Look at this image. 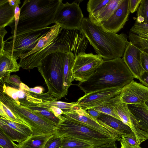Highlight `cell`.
Here are the masks:
<instances>
[{
    "label": "cell",
    "mask_w": 148,
    "mask_h": 148,
    "mask_svg": "<svg viewBox=\"0 0 148 148\" xmlns=\"http://www.w3.org/2000/svg\"><path fill=\"white\" fill-rule=\"evenodd\" d=\"M80 31L104 60L123 58L130 42L126 34L107 30L88 17L84 18Z\"/></svg>",
    "instance_id": "cell-1"
},
{
    "label": "cell",
    "mask_w": 148,
    "mask_h": 148,
    "mask_svg": "<svg viewBox=\"0 0 148 148\" xmlns=\"http://www.w3.org/2000/svg\"><path fill=\"white\" fill-rule=\"evenodd\" d=\"M136 78L123 58L104 60L94 73L78 86L85 94L112 88H122Z\"/></svg>",
    "instance_id": "cell-2"
},
{
    "label": "cell",
    "mask_w": 148,
    "mask_h": 148,
    "mask_svg": "<svg viewBox=\"0 0 148 148\" xmlns=\"http://www.w3.org/2000/svg\"><path fill=\"white\" fill-rule=\"evenodd\" d=\"M61 0H25L20 8L19 20L14 36L48 27L54 23Z\"/></svg>",
    "instance_id": "cell-3"
},
{
    "label": "cell",
    "mask_w": 148,
    "mask_h": 148,
    "mask_svg": "<svg viewBox=\"0 0 148 148\" xmlns=\"http://www.w3.org/2000/svg\"><path fill=\"white\" fill-rule=\"evenodd\" d=\"M66 53L56 51L47 55L37 67L48 89V94L60 99L68 91L64 85V65Z\"/></svg>",
    "instance_id": "cell-4"
},
{
    "label": "cell",
    "mask_w": 148,
    "mask_h": 148,
    "mask_svg": "<svg viewBox=\"0 0 148 148\" xmlns=\"http://www.w3.org/2000/svg\"><path fill=\"white\" fill-rule=\"evenodd\" d=\"M53 134L60 138L66 137L86 142L96 148L117 141L62 115L54 127Z\"/></svg>",
    "instance_id": "cell-5"
},
{
    "label": "cell",
    "mask_w": 148,
    "mask_h": 148,
    "mask_svg": "<svg viewBox=\"0 0 148 148\" xmlns=\"http://www.w3.org/2000/svg\"><path fill=\"white\" fill-rule=\"evenodd\" d=\"M0 101L6 106L18 118L31 129L34 135H52L56 124L40 114L36 113L19 101L0 91Z\"/></svg>",
    "instance_id": "cell-6"
},
{
    "label": "cell",
    "mask_w": 148,
    "mask_h": 148,
    "mask_svg": "<svg viewBox=\"0 0 148 148\" xmlns=\"http://www.w3.org/2000/svg\"><path fill=\"white\" fill-rule=\"evenodd\" d=\"M51 27L10 36L4 41V49L17 60L20 56L33 49L38 40L50 30Z\"/></svg>",
    "instance_id": "cell-7"
},
{
    "label": "cell",
    "mask_w": 148,
    "mask_h": 148,
    "mask_svg": "<svg viewBox=\"0 0 148 148\" xmlns=\"http://www.w3.org/2000/svg\"><path fill=\"white\" fill-rule=\"evenodd\" d=\"M79 4L75 1L71 3L61 2L56 12L54 23L62 29L80 30L84 18Z\"/></svg>",
    "instance_id": "cell-8"
},
{
    "label": "cell",
    "mask_w": 148,
    "mask_h": 148,
    "mask_svg": "<svg viewBox=\"0 0 148 148\" xmlns=\"http://www.w3.org/2000/svg\"><path fill=\"white\" fill-rule=\"evenodd\" d=\"M62 115L109 137L115 138L118 141L120 142L121 140V136L116 132L91 116L77 103L70 110L63 111Z\"/></svg>",
    "instance_id": "cell-9"
},
{
    "label": "cell",
    "mask_w": 148,
    "mask_h": 148,
    "mask_svg": "<svg viewBox=\"0 0 148 148\" xmlns=\"http://www.w3.org/2000/svg\"><path fill=\"white\" fill-rule=\"evenodd\" d=\"M104 60L97 54L84 53L75 58L72 69L73 80L79 82L87 80L95 72Z\"/></svg>",
    "instance_id": "cell-10"
},
{
    "label": "cell",
    "mask_w": 148,
    "mask_h": 148,
    "mask_svg": "<svg viewBox=\"0 0 148 148\" xmlns=\"http://www.w3.org/2000/svg\"><path fill=\"white\" fill-rule=\"evenodd\" d=\"M27 85L21 82L17 88L10 86L5 83H0V91L23 104L38 105L43 101H56L57 99L47 92L37 95L26 89Z\"/></svg>",
    "instance_id": "cell-11"
},
{
    "label": "cell",
    "mask_w": 148,
    "mask_h": 148,
    "mask_svg": "<svg viewBox=\"0 0 148 148\" xmlns=\"http://www.w3.org/2000/svg\"><path fill=\"white\" fill-rule=\"evenodd\" d=\"M64 48L66 53H72L75 57L85 53L88 41L80 30L62 29L55 39Z\"/></svg>",
    "instance_id": "cell-12"
},
{
    "label": "cell",
    "mask_w": 148,
    "mask_h": 148,
    "mask_svg": "<svg viewBox=\"0 0 148 148\" xmlns=\"http://www.w3.org/2000/svg\"><path fill=\"white\" fill-rule=\"evenodd\" d=\"M119 96L127 104L145 103L148 100V87L133 80L121 89Z\"/></svg>",
    "instance_id": "cell-13"
},
{
    "label": "cell",
    "mask_w": 148,
    "mask_h": 148,
    "mask_svg": "<svg viewBox=\"0 0 148 148\" xmlns=\"http://www.w3.org/2000/svg\"><path fill=\"white\" fill-rule=\"evenodd\" d=\"M121 88H112L95 91L85 94L76 102L81 108L86 111L103 103L119 96Z\"/></svg>",
    "instance_id": "cell-14"
},
{
    "label": "cell",
    "mask_w": 148,
    "mask_h": 148,
    "mask_svg": "<svg viewBox=\"0 0 148 148\" xmlns=\"http://www.w3.org/2000/svg\"><path fill=\"white\" fill-rule=\"evenodd\" d=\"M56 51L66 53L64 47L55 40L39 51L20 58L18 64L20 67L24 69L29 70L35 67L37 68L46 56Z\"/></svg>",
    "instance_id": "cell-15"
},
{
    "label": "cell",
    "mask_w": 148,
    "mask_h": 148,
    "mask_svg": "<svg viewBox=\"0 0 148 148\" xmlns=\"http://www.w3.org/2000/svg\"><path fill=\"white\" fill-rule=\"evenodd\" d=\"M0 129L13 141L18 143L25 140L32 134L30 128L23 123L0 117Z\"/></svg>",
    "instance_id": "cell-16"
},
{
    "label": "cell",
    "mask_w": 148,
    "mask_h": 148,
    "mask_svg": "<svg viewBox=\"0 0 148 148\" xmlns=\"http://www.w3.org/2000/svg\"><path fill=\"white\" fill-rule=\"evenodd\" d=\"M128 5L129 0H123L110 17L100 24L107 30L115 33L118 32L128 20L130 13Z\"/></svg>",
    "instance_id": "cell-17"
},
{
    "label": "cell",
    "mask_w": 148,
    "mask_h": 148,
    "mask_svg": "<svg viewBox=\"0 0 148 148\" xmlns=\"http://www.w3.org/2000/svg\"><path fill=\"white\" fill-rule=\"evenodd\" d=\"M142 51L141 49L130 42L122 58L136 78L139 80L145 71L141 62L140 53Z\"/></svg>",
    "instance_id": "cell-18"
},
{
    "label": "cell",
    "mask_w": 148,
    "mask_h": 148,
    "mask_svg": "<svg viewBox=\"0 0 148 148\" xmlns=\"http://www.w3.org/2000/svg\"><path fill=\"white\" fill-rule=\"evenodd\" d=\"M16 59L4 49L0 51V82L8 83L10 74L19 71L20 67Z\"/></svg>",
    "instance_id": "cell-19"
},
{
    "label": "cell",
    "mask_w": 148,
    "mask_h": 148,
    "mask_svg": "<svg viewBox=\"0 0 148 148\" xmlns=\"http://www.w3.org/2000/svg\"><path fill=\"white\" fill-rule=\"evenodd\" d=\"M123 1L110 0L107 4L97 11L92 14H89L88 18L94 22L100 24L110 17Z\"/></svg>",
    "instance_id": "cell-20"
},
{
    "label": "cell",
    "mask_w": 148,
    "mask_h": 148,
    "mask_svg": "<svg viewBox=\"0 0 148 148\" xmlns=\"http://www.w3.org/2000/svg\"><path fill=\"white\" fill-rule=\"evenodd\" d=\"M99 122L113 129L121 136L132 131L130 128L122 121L112 116L101 113L97 119Z\"/></svg>",
    "instance_id": "cell-21"
},
{
    "label": "cell",
    "mask_w": 148,
    "mask_h": 148,
    "mask_svg": "<svg viewBox=\"0 0 148 148\" xmlns=\"http://www.w3.org/2000/svg\"><path fill=\"white\" fill-rule=\"evenodd\" d=\"M62 30L57 24L51 26L50 30L38 40L36 45L32 50L27 53L21 55L20 59L37 52L55 40Z\"/></svg>",
    "instance_id": "cell-22"
},
{
    "label": "cell",
    "mask_w": 148,
    "mask_h": 148,
    "mask_svg": "<svg viewBox=\"0 0 148 148\" xmlns=\"http://www.w3.org/2000/svg\"><path fill=\"white\" fill-rule=\"evenodd\" d=\"M127 105L139 128L148 133V108L145 103Z\"/></svg>",
    "instance_id": "cell-23"
},
{
    "label": "cell",
    "mask_w": 148,
    "mask_h": 148,
    "mask_svg": "<svg viewBox=\"0 0 148 148\" xmlns=\"http://www.w3.org/2000/svg\"><path fill=\"white\" fill-rule=\"evenodd\" d=\"M15 8L9 5L8 0L0 1V28L9 25L12 28L14 22Z\"/></svg>",
    "instance_id": "cell-24"
},
{
    "label": "cell",
    "mask_w": 148,
    "mask_h": 148,
    "mask_svg": "<svg viewBox=\"0 0 148 148\" xmlns=\"http://www.w3.org/2000/svg\"><path fill=\"white\" fill-rule=\"evenodd\" d=\"M52 135H36L32 134L23 142L16 145L18 148H44Z\"/></svg>",
    "instance_id": "cell-25"
},
{
    "label": "cell",
    "mask_w": 148,
    "mask_h": 148,
    "mask_svg": "<svg viewBox=\"0 0 148 148\" xmlns=\"http://www.w3.org/2000/svg\"><path fill=\"white\" fill-rule=\"evenodd\" d=\"M75 58V56L73 53H66L64 61V85L67 91L70 87L72 85V69Z\"/></svg>",
    "instance_id": "cell-26"
},
{
    "label": "cell",
    "mask_w": 148,
    "mask_h": 148,
    "mask_svg": "<svg viewBox=\"0 0 148 148\" xmlns=\"http://www.w3.org/2000/svg\"><path fill=\"white\" fill-rule=\"evenodd\" d=\"M119 95L92 108L100 113L108 115L121 120L117 113L115 108L116 103L120 100Z\"/></svg>",
    "instance_id": "cell-27"
},
{
    "label": "cell",
    "mask_w": 148,
    "mask_h": 148,
    "mask_svg": "<svg viewBox=\"0 0 148 148\" xmlns=\"http://www.w3.org/2000/svg\"><path fill=\"white\" fill-rule=\"evenodd\" d=\"M23 105L29 108L34 112L40 114L52 121L56 125L58 124L60 121V118L56 117L49 108L39 106L37 105L29 104Z\"/></svg>",
    "instance_id": "cell-28"
},
{
    "label": "cell",
    "mask_w": 148,
    "mask_h": 148,
    "mask_svg": "<svg viewBox=\"0 0 148 148\" xmlns=\"http://www.w3.org/2000/svg\"><path fill=\"white\" fill-rule=\"evenodd\" d=\"M60 148H96L93 145L83 141L63 137Z\"/></svg>",
    "instance_id": "cell-29"
},
{
    "label": "cell",
    "mask_w": 148,
    "mask_h": 148,
    "mask_svg": "<svg viewBox=\"0 0 148 148\" xmlns=\"http://www.w3.org/2000/svg\"><path fill=\"white\" fill-rule=\"evenodd\" d=\"M130 32L143 39L148 44V24L139 23L135 21Z\"/></svg>",
    "instance_id": "cell-30"
},
{
    "label": "cell",
    "mask_w": 148,
    "mask_h": 148,
    "mask_svg": "<svg viewBox=\"0 0 148 148\" xmlns=\"http://www.w3.org/2000/svg\"><path fill=\"white\" fill-rule=\"evenodd\" d=\"M0 115L1 117L7 119L26 125L22 120L17 118L12 111L1 101H0Z\"/></svg>",
    "instance_id": "cell-31"
},
{
    "label": "cell",
    "mask_w": 148,
    "mask_h": 148,
    "mask_svg": "<svg viewBox=\"0 0 148 148\" xmlns=\"http://www.w3.org/2000/svg\"><path fill=\"white\" fill-rule=\"evenodd\" d=\"M110 0H90L87 4V10L89 14L97 11L107 4Z\"/></svg>",
    "instance_id": "cell-32"
},
{
    "label": "cell",
    "mask_w": 148,
    "mask_h": 148,
    "mask_svg": "<svg viewBox=\"0 0 148 148\" xmlns=\"http://www.w3.org/2000/svg\"><path fill=\"white\" fill-rule=\"evenodd\" d=\"M42 103L47 106H54L59 108L63 111L70 110L77 104L76 102L69 103L57 101H43Z\"/></svg>",
    "instance_id": "cell-33"
},
{
    "label": "cell",
    "mask_w": 148,
    "mask_h": 148,
    "mask_svg": "<svg viewBox=\"0 0 148 148\" xmlns=\"http://www.w3.org/2000/svg\"><path fill=\"white\" fill-rule=\"evenodd\" d=\"M136 17L139 16L144 19L143 23L148 24V0H142L137 11Z\"/></svg>",
    "instance_id": "cell-34"
},
{
    "label": "cell",
    "mask_w": 148,
    "mask_h": 148,
    "mask_svg": "<svg viewBox=\"0 0 148 148\" xmlns=\"http://www.w3.org/2000/svg\"><path fill=\"white\" fill-rule=\"evenodd\" d=\"M0 146L2 148H18L16 144L0 129Z\"/></svg>",
    "instance_id": "cell-35"
},
{
    "label": "cell",
    "mask_w": 148,
    "mask_h": 148,
    "mask_svg": "<svg viewBox=\"0 0 148 148\" xmlns=\"http://www.w3.org/2000/svg\"><path fill=\"white\" fill-rule=\"evenodd\" d=\"M121 139L125 140L133 148H138L140 143L138 142L133 132L121 136Z\"/></svg>",
    "instance_id": "cell-36"
},
{
    "label": "cell",
    "mask_w": 148,
    "mask_h": 148,
    "mask_svg": "<svg viewBox=\"0 0 148 148\" xmlns=\"http://www.w3.org/2000/svg\"><path fill=\"white\" fill-rule=\"evenodd\" d=\"M61 138L52 135L47 141L44 148H60Z\"/></svg>",
    "instance_id": "cell-37"
},
{
    "label": "cell",
    "mask_w": 148,
    "mask_h": 148,
    "mask_svg": "<svg viewBox=\"0 0 148 148\" xmlns=\"http://www.w3.org/2000/svg\"><path fill=\"white\" fill-rule=\"evenodd\" d=\"M142 0H129V9L133 13L137 11Z\"/></svg>",
    "instance_id": "cell-38"
},
{
    "label": "cell",
    "mask_w": 148,
    "mask_h": 148,
    "mask_svg": "<svg viewBox=\"0 0 148 148\" xmlns=\"http://www.w3.org/2000/svg\"><path fill=\"white\" fill-rule=\"evenodd\" d=\"M140 58L143 68L145 71L148 72V53L142 50Z\"/></svg>",
    "instance_id": "cell-39"
},
{
    "label": "cell",
    "mask_w": 148,
    "mask_h": 148,
    "mask_svg": "<svg viewBox=\"0 0 148 148\" xmlns=\"http://www.w3.org/2000/svg\"><path fill=\"white\" fill-rule=\"evenodd\" d=\"M22 82L20 77L16 75H10L8 84L14 86L18 87Z\"/></svg>",
    "instance_id": "cell-40"
},
{
    "label": "cell",
    "mask_w": 148,
    "mask_h": 148,
    "mask_svg": "<svg viewBox=\"0 0 148 148\" xmlns=\"http://www.w3.org/2000/svg\"><path fill=\"white\" fill-rule=\"evenodd\" d=\"M20 8L19 7V5H17L15 9V14H14V34H15L17 26L19 20L20 15Z\"/></svg>",
    "instance_id": "cell-41"
},
{
    "label": "cell",
    "mask_w": 148,
    "mask_h": 148,
    "mask_svg": "<svg viewBox=\"0 0 148 148\" xmlns=\"http://www.w3.org/2000/svg\"><path fill=\"white\" fill-rule=\"evenodd\" d=\"M26 90L30 92L37 95H41L44 93L43 92L44 89L41 86H36L33 88H30L27 86Z\"/></svg>",
    "instance_id": "cell-42"
},
{
    "label": "cell",
    "mask_w": 148,
    "mask_h": 148,
    "mask_svg": "<svg viewBox=\"0 0 148 148\" xmlns=\"http://www.w3.org/2000/svg\"><path fill=\"white\" fill-rule=\"evenodd\" d=\"M7 33L5 28H0V51L4 49V37Z\"/></svg>",
    "instance_id": "cell-43"
},
{
    "label": "cell",
    "mask_w": 148,
    "mask_h": 148,
    "mask_svg": "<svg viewBox=\"0 0 148 148\" xmlns=\"http://www.w3.org/2000/svg\"><path fill=\"white\" fill-rule=\"evenodd\" d=\"M139 80L141 84L148 87V72L145 71Z\"/></svg>",
    "instance_id": "cell-44"
},
{
    "label": "cell",
    "mask_w": 148,
    "mask_h": 148,
    "mask_svg": "<svg viewBox=\"0 0 148 148\" xmlns=\"http://www.w3.org/2000/svg\"><path fill=\"white\" fill-rule=\"evenodd\" d=\"M86 111L90 115L95 119L100 116L101 113L99 111L92 108L88 109Z\"/></svg>",
    "instance_id": "cell-45"
},
{
    "label": "cell",
    "mask_w": 148,
    "mask_h": 148,
    "mask_svg": "<svg viewBox=\"0 0 148 148\" xmlns=\"http://www.w3.org/2000/svg\"><path fill=\"white\" fill-rule=\"evenodd\" d=\"M115 142L114 141L96 148H118Z\"/></svg>",
    "instance_id": "cell-46"
},
{
    "label": "cell",
    "mask_w": 148,
    "mask_h": 148,
    "mask_svg": "<svg viewBox=\"0 0 148 148\" xmlns=\"http://www.w3.org/2000/svg\"><path fill=\"white\" fill-rule=\"evenodd\" d=\"M8 1L10 6L15 7L21 3L20 0H8Z\"/></svg>",
    "instance_id": "cell-47"
},
{
    "label": "cell",
    "mask_w": 148,
    "mask_h": 148,
    "mask_svg": "<svg viewBox=\"0 0 148 148\" xmlns=\"http://www.w3.org/2000/svg\"><path fill=\"white\" fill-rule=\"evenodd\" d=\"M120 142L121 145V148H133L126 141L122 139H121Z\"/></svg>",
    "instance_id": "cell-48"
},
{
    "label": "cell",
    "mask_w": 148,
    "mask_h": 148,
    "mask_svg": "<svg viewBox=\"0 0 148 148\" xmlns=\"http://www.w3.org/2000/svg\"><path fill=\"white\" fill-rule=\"evenodd\" d=\"M134 18V19H136L135 21L139 23H143L144 21V18L143 17L140 16Z\"/></svg>",
    "instance_id": "cell-49"
},
{
    "label": "cell",
    "mask_w": 148,
    "mask_h": 148,
    "mask_svg": "<svg viewBox=\"0 0 148 148\" xmlns=\"http://www.w3.org/2000/svg\"><path fill=\"white\" fill-rule=\"evenodd\" d=\"M146 106L148 108V100L145 103Z\"/></svg>",
    "instance_id": "cell-50"
},
{
    "label": "cell",
    "mask_w": 148,
    "mask_h": 148,
    "mask_svg": "<svg viewBox=\"0 0 148 148\" xmlns=\"http://www.w3.org/2000/svg\"><path fill=\"white\" fill-rule=\"evenodd\" d=\"M138 148H142V147H140Z\"/></svg>",
    "instance_id": "cell-51"
},
{
    "label": "cell",
    "mask_w": 148,
    "mask_h": 148,
    "mask_svg": "<svg viewBox=\"0 0 148 148\" xmlns=\"http://www.w3.org/2000/svg\"><path fill=\"white\" fill-rule=\"evenodd\" d=\"M0 148H1V147H0Z\"/></svg>",
    "instance_id": "cell-52"
}]
</instances>
